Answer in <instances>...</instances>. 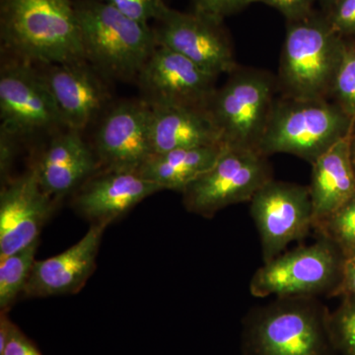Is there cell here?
<instances>
[{
  "label": "cell",
  "instance_id": "obj_1",
  "mask_svg": "<svg viewBox=\"0 0 355 355\" xmlns=\"http://www.w3.org/2000/svg\"><path fill=\"white\" fill-rule=\"evenodd\" d=\"M0 38L6 55L33 64L86 60L70 0H0Z\"/></svg>",
  "mask_w": 355,
  "mask_h": 355
},
{
  "label": "cell",
  "instance_id": "obj_2",
  "mask_svg": "<svg viewBox=\"0 0 355 355\" xmlns=\"http://www.w3.org/2000/svg\"><path fill=\"white\" fill-rule=\"evenodd\" d=\"M330 314L317 297L277 298L245 319L243 355H338Z\"/></svg>",
  "mask_w": 355,
  "mask_h": 355
},
{
  "label": "cell",
  "instance_id": "obj_3",
  "mask_svg": "<svg viewBox=\"0 0 355 355\" xmlns=\"http://www.w3.org/2000/svg\"><path fill=\"white\" fill-rule=\"evenodd\" d=\"M86 60L106 77L137 81L158 46L153 28L102 0L74 3Z\"/></svg>",
  "mask_w": 355,
  "mask_h": 355
},
{
  "label": "cell",
  "instance_id": "obj_4",
  "mask_svg": "<svg viewBox=\"0 0 355 355\" xmlns=\"http://www.w3.org/2000/svg\"><path fill=\"white\" fill-rule=\"evenodd\" d=\"M345 43L324 14L288 22L277 77L282 96L330 99Z\"/></svg>",
  "mask_w": 355,
  "mask_h": 355
},
{
  "label": "cell",
  "instance_id": "obj_5",
  "mask_svg": "<svg viewBox=\"0 0 355 355\" xmlns=\"http://www.w3.org/2000/svg\"><path fill=\"white\" fill-rule=\"evenodd\" d=\"M355 123L331 99H277L257 150L266 157L286 153L313 164L347 139Z\"/></svg>",
  "mask_w": 355,
  "mask_h": 355
},
{
  "label": "cell",
  "instance_id": "obj_6",
  "mask_svg": "<svg viewBox=\"0 0 355 355\" xmlns=\"http://www.w3.org/2000/svg\"><path fill=\"white\" fill-rule=\"evenodd\" d=\"M279 89L277 78L263 70L238 67L231 72L225 84L216 89L209 108L222 146L257 150Z\"/></svg>",
  "mask_w": 355,
  "mask_h": 355
},
{
  "label": "cell",
  "instance_id": "obj_7",
  "mask_svg": "<svg viewBox=\"0 0 355 355\" xmlns=\"http://www.w3.org/2000/svg\"><path fill=\"white\" fill-rule=\"evenodd\" d=\"M343 254L335 244L320 237L314 244L280 254L257 270L250 282L254 297H333Z\"/></svg>",
  "mask_w": 355,
  "mask_h": 355
},
{
  "label": "cell",
  "instance_id": "obj_8",
  "mask_svg": "<svg viewBox=\"0 0 355 355\" xmlns=\"http://www.w3.org/2000/svg\"><path fill=\"white\" fill-rule=\"evenodd\" d=\"M272 179V167L263 154L223 146L216 164L182 193L184 205L191 214L211 218L229 205L250 202Z\"/></svg>",
  "mask_w": 355,
  "mask_h": 355
},
{
  "label": "cell",
  "instance_id": "obj_9",
  "mask_svg": "<svg viewBox=\"0 0 355 355\" xmlns=\"http://www.w3.org/2000/svg\"><path fill=\"white\" fill-rule=\"evenodd\" d=\"M0 118L1 127L21 140L69 128L40 70L12 55L2 60L0 69Z\"/></svg>",
  "mask_w": 355,
  "mask_h": 355
},
{
  "label": "cell",
  "instance_id": "obj_10",
  "mask_svg": "<svg viewBox=\"0 0 355 355\" xmlns=\"http://www.w3.org/2000/svg\"><path fill=\"white\" fill-rule=\"evenodd\" d=\"M250 212L261 243L265 263L313 229L309 187L270 180L250 200Z\"/></svg>",
  "mask_w": 355,
  "mask_h": 355
},
{
  "label": "cell",
  "instance_id": "obj_11",
  "mask_svg": "<svg viewBox=\"0 0 355 355\" xmlns=\"http://www.w3.org/2000/svg\"><path fill=\"white\" fill-rule=\"evenodd\" d=\"M217 77L181 53L157 46L137 78L142 100L154 107L209 110Z\"/></svg>",
  "mask_w": 355,
  "mask_h": 355
},
{
  "label": "cell",
  "instance_id": "obj_12",
  "mask_svg": "<svg viewBox=\"0 0 355 355\" xmlns=\"http://www.w3.org/2000/svg\"><path fill=\"white\" fill-rule=\"evenodd\" d=\"M156 22L153 30L158 46L181 53L216 77L230 74L237 69L223 21L196 11L181 12L169 7Z\"/></svg>",
  "mask_w": 355,
  "mask_h": 355
},
{
  "label": "cell",
  "instance_id": "obj_13",
  "mask_svg": "<svg viewBox=\"0 0 355 355\" xmlns=\"http://www.w3.org/2000/svg\"><path fill=\"white\" fill-rule=\"evenodd\" d=\"M151 109L142 100L121 101L104 112L96 130L94 153L105 169L139 172L153 155Z\"/></svg>",
  "mask_w": 355,
  "mask_h": 355
},
{
  "label": "cell",
  "instance_id": "obj_14",
  "mask_svg": "<svg viewBox=\"0 0 355 355\" xmlns=\"http://www.w3.org/2000/svg\"><path fill=\"white\" fill-rule=\"evenodd\" d=\"M65 125L83 132L109 108L106 77L87 60L40 69Z\"/></svg>",
  "mask_w": 355,
  "mask_h": 355
},
{
  "label": "cell",
  "instance_id": "obj_15",
  "mask_svg": "<svg viewBox=\"0 0 355 355\" xmlns=\"http://www.w3.org/2000/svg\"><path fill=\"white\" fill-rule=\"evenodd\" d=\"M55 200L40 184L36 168L2 184L0 193V259L38 241Z\"/></svg>",
  "mask_w": 355,
  "mask_h": 355
},
{
  "label": "cell",
  "instance_id": "obj_16",
  "mask_svg": "<svg viewBox=\"0 0 355 355\" xmlns=\"http://www.w3.org/2000/svg\"><path fill=\"white\" fill-rule=\"evenodd\" d=\"M106 222L92 223L86 234L69 249L46 260L36 261L23 294L43 298L78 293L96 268Z\"/></svg>",
  "mask_w": 355,
  "mask_h": 355
},
{
  "label": "cell",
  "instance_id": "obj_17",
  "mask_svg": "<svg viewBox=\"0 0 355 355\" xmlns=\"http://www.w3.org/2000/svg\"><path fill=\"white\" fill-rule=\"evenodd\" d=\"M163 191L139 172L104 169L93 174L74 193L73 207L93 223H111L149 196Z\"/></svg>",
  "mask_w": 355,
  "mask_h": 355
},
{
  "label": "cell",
  "instance_id": "obj_18",
  "mask_svg": "<svg viewBox=\"0 0 355 355\" xmlns=\"http://www.w3.org/2000/svg\"><path fill=\"white\" fill-rule=\"evenodd\" d=\"M80 132L64 128L53 133L35 165L42 188L55 200L74 193L95 174L99 162Z\"/></svg>",
  "mask_w": 355,
  "mask_h": 355
},
{
  "label": "cell",
  "instance_id": "obj_19",
  "mask_svg": "<svg viewBox=\"0 0 355 355\" xmlns=\"http://www.w3.org/2000/svg\"><path fill=\"white\" fill-rule=\"evenodd\" d=\"M150 109L149 130L153 154L222 146L220 133L209 110L178 106Z\"/></svg>",
  "mask_w": 355,
  "mask_h": 355
},
{
  "label": "cell",
  "instance_id": "obj_20",
  "mask_svg": "<svg viewBox=\"0 0 355 355\" xmlns=\"http://www.w3.org/2000/svg\"><path fill=\"white\" fill-rule=\"evenodd\" d=\"M349 137L340 140L311 164L312 175L308 187L312 202L313 229L355 193V172L350 159Z\"/></svg>",
  "mask_w": 355,
  "mask_h": 355
},
{
  "label": "cell",
  "instance_id": "obj_21",
  "mask_svg": "<svg viewBox=\"0 0 355 355\" xmlns=\"http://www.w3.org/2000/svg\"><path fill=\"white\" fill-rule=\"evenodd\" d=\"M223 146L179 149L153 154L140 168L139 174L162 190L183 193L189 184L216 164Z\"/></svg>",
  "mask_w": 355,
  "mask_h": 355
},
{
  "label": "cell",
  "instance_id": "obj_22",
  "mask_svg": "<svg viewBox=\"0 0 355 355\" xmlns=\"http://www.w3.org/2000/svg\"><path fill=\"white\" fill-rule=\"evenodd\" d=\"M38 241L17 253L0 259V311L7 313L15 303L26 284L36 261Z\"/></svg>",
  "mask_w": 355,
  "mask_h": 355
},
{
  "label": "cell",
  "instance_id": "obj_23",
  "mask_svg": "<svg viewBox=\"0 0 355 355\" xmlns=\"http://www.w3.org/2000/svg\"><path fill=\"white\" fill-rule=\"evenodd\" d=\"M320 237L335 244L343 254L355 250V193L315 228Z\"/></svg>",
  "mask_w": 355,
  "mask_h": 355
},
{
  "label": "cell",
  "instance_id": "obj_24",
  "mask_svg": "<svg viewBox=\"0 0 355 355\" xmlns=\"http://www.w3.org/2000/svg\"><path fill=\"white\" fill-rule=\"evenodd\" d=\"M330 99L355 123V40L345 39Z\"/></svg>",
  "mask_w": 355,
  "mask_h": 355
},
{
  "label": "cell",
  "instance_id": "obj_25",
  "mask_svg": "<svg viewBox=\"0 0 355 355\" xmlns=\"http://www.w3.org/2000/svg\"><path fill=\"white\" fill-rule=\"evenodd\" d=\"M330 330L338 354L355 355V297H343L338 309L331 313Z\"/></svg>",
  "mask_w": 355,
  "mask_h": 355
},
{
  "label": "cell",
  "instance_id": "obj_26",
  "mask_svg": "<svg viewBox=\"0 0 355 355\" xmlns=\"http://www.w3.org/2000/svg\"><path fill=\"white\" fill-rule=\"evenodd\" d=\"M137 22L157 21L169 8L165 0H102Z\"/></svg>",
  "mask_w": 355,
  "mask_h": 355
},
{
  "label": "cell",
  "instance_id": "obj_27",
  "mask_svg": "<svg viewBox=\"0 0 355 355\" xmlns=\"http://www.w3.org/2000/svg\"><path fill=\"white\" fill-rule=\"evenodd\" d=\"M324 15L336 34L355 40V0H338Z\"/></svg>",
  "mask_w": 355,
  "mask_h": 355
},
{
  "label": "cell",
  "instance_id": "obj_28",
  "mask_svg": "<svg viewBox=\"0 0 355 355\" xmlns=\"http://www.w3.org/2000/svg\"><path fill=\"white\" fill-rule=\"evenodd\" d=\"M196 12L223 21L224 18L241 10L259 0H193Z\"/></svg>",
  "mask_w": 355,
  "mask_h": 355
},
{
  "label": "cell",
  "instance_id": "obj_29",
  "mask_svg": "<svg viewBox=\"0 0 355 355\" xmlns=\"http://www.w3.org/2000/svg\"><path fill=\"white\" fill-rule=\"evenodd\" d=\"M20 141L21 139L15 133L0 125V174L2 184L10 180L9 171L12 167Z\"/></svg>",
  "mask_w": 355,
  "mask_h": 355
},
{
  "label": "cell",
  "instance_id": "obj_30",
  "mask_svg": "<svg viewBox=\"0 0 355 355\" xmlns=\"http://www.w3.org/2000/svg\"><path fill=\"white\" fill-rule=\"evenodd\" d=\"M316 0H259L279 10L287 22L304 19L314 12L313 4Z\"/></svg>",
  "mask_w": 355,
  "mask_h": 355
},
{
  "label": "cell",
  "instance_id": "obj_31",
  "mask_svg": "<svg viewBox=\"0 0 355 355\" xmlns=\"http://www.w3.org/2000/svg\"><path fill=\"white\" fill-rule=\"evenodd\" d=\"M355 297V250L343 254L340 282L333 297Z\"/></svg>",
  "mask_w": 355,
  "mask_h": 355
},
{
  "label": "cell",
  "instance_id": "obj_32",
  "mask_svg": "<svg viewBox=\"0 0 355 355\" xmlns=\"http://www.w3.org/2000/svg\"><path fill=\"white\" fill-rule=\"evenodd\" d=\"M0 355H43L38 347L24 335L22 331L13 324L8 343Z\"/></svg>",
  "mask_w": 355,
  "mask_h": 355
},
{
  "label": "cell",
  "instance_id": "obj_33",
  "mask_svg": "<svg viewBox=\"0 0 355 355\" xmlns=\"http://www.w3.org/2000/svg\"><path fill=\"white\" fill-rule=\"evenodd\" d=\"M349 153L350 159H352V167L355 172V125L354 130L350 133L349 137Z\"/></svg>",
  "mask_w": 355,
  "mask_h": 355
},
{
  "label": "cell",
  "instance_id": "obj_34",
  "mask_svg": "<svg viewBox=\"0 0 355 355\" xmlns=\"http://www.w3.org/2000/svg\"><path fill=\"white\" fill-rule=\"evenodd\" d=\"M319 1L321 2V3L323 4L324 8L328 10V9H330L331 7L336 3V2L338 1V0H319Z\"/></svg>",
  "mask_w": 355,
  "mask_h": 355
}]
</instances>
